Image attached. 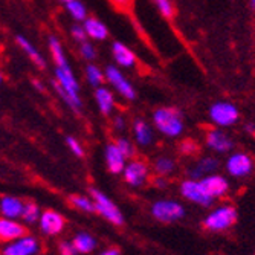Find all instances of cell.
<instances>
[{
  "label": "cell",
  "mask_w": 255,
  "mask_h": 255,
  "mask_svg": "<svg viewBox=\"0 0 255 255\" xmlns=\"http://www.w3.org/2000/svg\"><path fill=\"white\" fill-rule=\"evenodd\" d=\"M153 124L156 128L168 137H177L183 133L182 113L174 107H159L153 113Z\"/></svg>",
  "instance_id": "cell-1"
},
{
  "label": "cell",
  "mask_w": 255,
  "mask_h": 255,
  "mask_svg": "<svg viewBox=\"0 0 255 255\" xmlns=\"http://www.w3.org/2000/svg\"><path fill=\"white\" fill-rule=\"evenodd\" d=\"M237 222V211L233 205H220L211 211L203 220V225L208 231L220 233L226 231Z\"/></svg>",
  "instance_id": "cell-2"
},
{
  "label": "cell",
  "mask_w": 255,
  "mask_h": 255,
  "mask_svg": "<svg viewBox=\"0 0 255 255\" xmlns=\"http://www.w3.org/2000/svg\"><path fill=\"white\" fill-rule=\"evenodd\" d=\"M210 120L219 128L231 127L240 120V110L236 104L229 101H217L210 107Z\"/></svg>",
  "instance_id": "cell-3"
},
{
  "label": "cell",
  "mask_w": 255,
  "mask_h": 255,
  "mask_svg": "<svg viewBox=\"0 0 255 255\" xmlns=\"http://www.w3.org/2000/svg\"><path fill=\"white\" fill-rule=\"evenodd\" d=\"M180 194L193 202V203H197L200 206H211L213 202L216 199H213L210 194H208V191L205 190L203 183L200 182V179H188V180H183L180 183Z\"/></svg>",
  "instance_id": "cell-4"
},
{
  "label": "cell",
  "mask_w": 255,
  "mask_h": 255,
  "mask_svg": "<svg viewBox=\"0 0 255 255\" xmlns=\"http://www.w3.org/2000/svg\"><path fill=\"white\" fill-rule=\"evenodd\" d=\"M151 214L156 220L162 223H173L185 216V210L176 200H159L153 203Z\"/></svg>",
  "instance_id": "cell-5"
},
{
  "label": "cell",
  "mask_w": 255,
  "mask_h": 255,
  "mask_svg": "<svg viewBox=\"0 0 255 255\" xmlns=\"http://www.w3.org/2000/svg\"><path fill=\"white\" fill-rule=\"evenodd\" d=\"M90 194H92V197H94V200H95L97 211L103 217H106L109 222H112L113 225H118V226L124 223V216L121 214L120 208L115 205L104 193H101V191H98L95 188H92Z\"/></svg>",
  "instance_id": "cell-6"
},
{
  "label": "cell",
  "mask_w": 255,
  "mask_h": 255,
  "mask_svg": "<svg viewBox=\"0 0 255 255\" xmlns=\"http://www.w3.org/2000/svg\"><path fill=\"white\" fill-rule=\"evenodd\" d=\"M254 170V159L243 151L233 153L226 160V171L233 177H246Z\"/></svg>",
  "instance_id": "cell-7"
},
{
  "label": "cell",
  "mask_w": 255,
  "mask_h": 255,
  "mask_svg": "<svg viewBox=\"0 0 255 255\" xmlns=\"http://www.w3.org/2000/svg\"><path fill=\"white\" fill-rule=\"evenodd\" d=\"M106 77H107V80L115 86V89H117L126 100L133 101L136 98V90H134V87L130 84V81L115 66H109L106 69Z\"/></svg>",
  "instance_id": "cell-8"
},
{
  "label": "cell",
  "mask_w": 255,
  "mask_h": 255,
  "mask_svg": "<svg viewBox=\"0 0 255 255\" xmlns=\"http://www.w3.org/2000/svg\"><path fill=\"white\" fill-rule=\"evenodd\" d=\"M206 145L216 153H228L234 148V142L225 131L220 128H210L205 134Z\"/></svg>",
  "instance_id": "cell-9"
},
{
  "label": "cell",
  "mask_w": 255,
  "mask_h": 255,
  "mask_svg": "<svg viewBox=\"0 0 255 255\" xmlns=\"http://www.w3.org/2000/svg\"><path fill=\"white\" fill-rule=\"evenodd\" d=\"M123 173H124V179L128 185H131V187H141L148 177V167L145 162L134 159L128 165L124 167Z\"/></svg>",
  "instance_id": "cell-10"
},
{
  "label": "cell",
  "mask_w": 255,
  "mask_h": 255,
  "mask_svg": "<svg viewBox=\"0 0 255 255\" xmlns=\"http://www.w3.org/2000/svg\"><path fill=\"white\" fill-rule=\"evenodd\" d=\"M40 249L38 240L29 236H23L12 240L9 246L3 249V255H35Z\"/></svg>",
  "instance_id": "cell-11"
},
{
  "label": "cell",
  "mask_w": 255,
  "mask_h": 255,
  "mask_svg": "<svg viewBox=\"0 0 255 255\" xmlns=\"http://www.w3.org/2000/svg\"><path fill=\"white\" fill-rule=\"evenodd\" d=\"M200 182L203 183L205 190L213 199L223 197L229 191V182L226 180V177H223L220 174H208V176L202 177Z\"/></svg>",
  "instance_id": "cell-12"
},
{
  "label": "cell",
  "mask_w": 255,
  "mask_h": 255,
  "mask_svg": "<svg viewBox=\"0 0 255 255\" xmlns=\"http://www.w3.org/2000/svg\"><path fill=\"white\" fill-rule=\"evenodd\" d=\"M40 228L44 234L57 236L64 228V219L55 211H46L40 217Z\"/></svg>",
  "instance_id": "cell-13"
},
{
  "label": "cell",
  "mask_w": 255,
  "mask_h": 255,
  "mask_svg": "<svg viewBox=\"0 0 255 255\" xmlns=\"http://www.w3.org/2000/svg\"><path fill=\"white\" fill-rule=\"evenodd\" d=\"M26 234L25 226L12 222V219H0V242H12Z\"/></svg>",
  "instance_id": "cell-14"
},
{
  "label": "cell",
  "mask_w": 255,
  "mask_h": 255,
  "mask_svg": "<svg viewBox=\"0 0 255 255\" xmlns=\"http://www.w3.org/2000/svg\"><path fill=\"white\" fill-rule=\"evenodd\" d=\"M55 75H57V83L67 92V94H71L74 98H78L80 100V95H78V90H80V86H78V81L75 80L71 67H57L55 69Z\"/></svg>",
  "instance_id": "cell-15"
},
{
  "label": "cell",
  "mask_w": 255,
  "mask_h": 255,
  "mask_svg": "<svg viewBox=\"0 0 255 255\" xmlns=\"http://www.w3.org/2000/svg\"><path fill=\"white\" fill-rule=\"evenodd\" d=\"M106 162L110 173L120 174L126 167V156L121 153L117 144H109L106 147Z\"/></svg>",
  "instance_id": "cell-16"
},
{
  "label": "cell",
  "mask_w": 255,
  "mask_h": 255,
  "mask_svg": "<svg viewBox=\"0 0 255 255\" xmlns=\"http://www.w3.org/2000/svg\"><path fill=\"white\" fill-rule=\"evenodd\" d=\"M217 170H219V160L216 157H202L196 162V165L194 168H191L190 174L191 179H202Z\"/></svg>",
  "instance_id": "cell-17"
},
{
  "label": "cell",
  "mask_w": 255,
  "mask_h": 255,
  "mask_svg": "<svg viewBox=\"0 0 255 255\" xmlns=\"http://www.w3.org/2000/svg\"><path fill=\"white\" fill-rule=\"evenodd\" d=\"M133 133H134V139L139 145L142 147H148L153 144V139H154V134H153V130L151 127L142 121V120H136L133 123Z\"/></svg>",
  "instance_id": "cell-18"
},
{
  "label": "cell",
  "mask_w": 255,
  "mask_h": 255,
  "mask_svg": "<svg viewBox=\"0 0 255 255\" xmlns=\"http://www.w3.org/2000/svg\"><path fill=\"white\" fill-rule=\"evenodd\" d=\"M112 52H113V58L117 60V63L123 67H131L136 64V57L134 54L127 48L126 44L115 41L112 44Z\"/></svg>",
  "instance_id": "cell-19"
},
{
  "label": "cell",
  "mask_w": 255,
  "mask_h": 255,
  "mask_svg": "<svg viewBox=\"0 0 255 255\" xmlns=\"http://www.w3.org/2000/svg\"><path fill=\"white\" fill-rule=\"evenodd\" d=\"M23 206L25 205L15 197H3L0 202V211L8 219H17L23 213Z\"/></svg>",
  "instance_id": "cell-20"
},
{
  "label": "cell",
  "mask_w": 255,
  "mask_h": 255,
  "mask_svg": "<svg viewBox=\"0 0 255 255\" xmlns=\"http://www.w3.org/2000/svg\"><path fill=\"white\" fill-rule=\"evenodd\" d=\"M84 29H86L89 37L95 38V40H106L109 35L106 25L97 18H86L84 20Z\"/></svg>",
  "instance_id": "cell-21"
},
{
  "label": "cell",
  "mask_w": 255,
  "mask_h": 255,
  "mask_svg": "<svg viewBox=\"0 0 255 255\" xmlns=\"http://www.w3.org/2000/svg\"><path fill=\"white\" fill-rule=\"evenodd\" d=\"M95 98H97L98 107H100V110H101L103 115H110L113 112L115 100H113V95H112V92L109 89H106V87H97Z\"/></svg>",
  "instance_id": "cell-22"
},
{
  "label": "cell",
  "mask_w": 255,
  "mask_h": 255,
  "mask_svg": "<svg viewBox=\"0 0 255 255\" xmlns=\"http://www.w3.org/2000/svg\"><path fill=\"white\" fill-rule=\"evenodd\" d=\"M17 43L20 44V48L23 49V51H25L26 54H28V57L38 66V67H46V61H44V58L40 55V52L34 48V46L25 38V37H21V35H18L17 37Z\"/></svg>",
  "instance_id": "cell-23"
},
{
  "label": "cell",
  "mask_w": 255,
  "mask_h": 255,
  "mask_svg": "<svg viewBox=\"0 0 255 255\" xmlns=\"http://www.w3.org/2000/svg\"><path fill=\"white\" fill-rule=\"evenodd\" d=\"M72 243H74L77 252H80V254H89V252L94 251L95 246H97L95 239L92 237V236H89V234H86V233H80V234L74 239Z\"/></svg>",
  "instance_id": "cell-24"
},
{
  "label": "cell",
  "mask_w": 255,
  "mask_h": 255,
  "mask_svg": "<svg viewBox=\"0 0 255 255\" xmlns=\"http://www.w3.org/2000/svg\"><path fill=\"white\" fill-rule=\"evenodd\" d=\"M154 171L159 174V176H168L171 174L174 170H176V162L171 159V157H167V156H160L154 160Z\"/></svg>",
  "instance_id": "cell-25"
},
{
  "label": "cell",
  "mask_w": 255,
  "mask_h": 255,
  "mask_svg": "<svg viewBox=\"0 0 255 255\" xmlns=\"http://www.w3.org/2000/svg\"><path fill=\"white\" fill-rule=\"evenodd\" d=\"M49 49L52 52V57H54L55 63H57V67H63V69L69 67L61 44H60V41L55 37H49Z\"/></svg>",
  "instance_id": "cell-26"
},
{
  "label": "cell",
  "mask_w": 255,
  "mask_h": 255,
  "mask_svg": "<svg viewBox=\"0 0 255 255\" xmlns=\"http://www.w3.org/2000/svg\"><path fill=\"white\" fill-rule=\"evenodd\" d=\"M52 86L55 87V90H57V94L61 97V100L71 107L72 110H75V112H78L80 109H81V106H83V103H81V100H78V98H74L71 94H67V92L57 83V81H52Z\"/></svg>",
  "instance_id": "cell-27"
},
{
  "label": "cell",
  "mask_w": 255,
  "mask_h": 255,
  "mask_svg": "<svg viewBox=\"0 0 255 255\" xmlns=\"http://www.w3.org/2000/svg\"><path fill=\"white\" fill-rule=\"evenodd\" d=\"M72 205H75L77 208H80L81 211H86V213H95L97 208H95V202H92L90 199L87 197H83V196H71L69 197Z\"/></svg>",
  "instance_id": "cell-28"
},
{
  "label": "cell",
  "mask_w": 255,
  "mask_h": 255,
  "mask_svg": "<svg viewBox=\"0 0 255 255\" xmlns=\"http://www.w3.org/2000/svg\"><path fill=\"white\" fill-rule=\"evenodd\" d=\"M66 9L75 20H86V8L80 0H72L66 3Z\"/></svg>",
  "instance_id": "cell-29"
},
{
  "label": "cell",
  "mask_w": 255,
  "mask_h": 255,
  "mask_svg": "<svg viewBox=\"0 0 255 255\" xmlns=\"http://www.w3.org/2000/svg\"><path fill=\"white\" fill-rule=\"evenodd\" d=\"M21 217L25 219V222H28V223H34V222H37V219L40 217V210H38V206H37L34 202H28V203H25V206H23Z\"/></svg>",
  "instance_id": "cell-30"
},
{
  "label": "cell",
  "mask_w": 255,
  "mask_h": 255,
  "mask_svg": "<svg viewBox=\"0 0 255 255\" xmlns=\"http://www.w3.org/2000/svg\"><path fill=\"white\" fill-rule=\"evenodd\" d=\"M86 75H87V80H89V83L92 86L98 87L103 83V74H101L100 69L97 66H94V64H89L86 67Z\"/></svg>",
  "instance_id": "cell-31"
},
{
  "label": "cell",
  "mask_w": 255,
  "mask_h": 255,
  "mask_svg": "<svg viewBox=\"0 0 255 255\" xmlns=\"http://www.w3.org/2000/svg\"><path fill=\"white\" fill-rule=\"evenodd\" d=\"M160 14L167 17V18H173L174 15V8H173V3H171V0H154Z\"/></svg>",
  "instance_id": "cell-32"
},
{
  "label": "cell",
  "mask_w": 255,
  "mask_h": 255,
  "mask_svg": "<svg viewBox=\"0 0 255 255\" xmlns=\"http://www.w3.org/2000/svg\"><path fill=\"white\" fill-rule=\"evenodd\" d=\"M117 145H118V148L121 150V153L126 156V159H127V157H133V154H134V147H133V144L128 141L127 137H118Z\"/></svg>",
  "instance_id": "cell-33"
},
{
  "label": "cell",
  "mask_w": 255,
  "mask_h": 255,
  "mask_svg": "<svg viewBox=\"0 0 255 255\" xmlns=\"http://www.w3.org/2000/svg\"><path fill=\"white\" fill-rule=\"evenodd\" d=\"M66 144L69 145V148L72 150V153H74L75 156H78V157H83V156H84V150H83V147L78 144V141H77V139H74L72 136L66 137Z\"/></svg>",
  "instance_id": "cell-34"
},
{
  "label": "cell",
  "mask_w": 255,
  "mask_h": 255,
  "mask_svg": "<svg viewBox=\"0 0 255 255\" xmlns=\"http://www.w3.org/2000/svg\"><path fill=\"white\" fill-rule=\"evenodd\" d=\"M81 55L86 58V60H94L95 58V48L92 46L90 43H87V41H83L81 43Z\"/></svg>",
  "instance_id": "cell-35"
},
{
  "label": "cell",
  "mask_w": 255,
  "mask_h": 255,
  "mask_svg": "<svg viewBox=\"0 0 255 255\" xmlns=\"http://www.w3.org/2000/svg\"><path fill=\"white\" fill-rule=\"evenodd\" d=\"M72 37L77 40V41H80V43H83V41H86V38H87V32H86V29H84V26H80V25H75L74 28H72Z\"/></svg>",
  "instance_id": "cell-36"
},
{
  "label": "cell",
  "mask_w": 255,
  "mask_h": 255,
  "mask_svg": "<svg viewBox=\"0 0 255 255\" xmlns=\"http://www.w3.org/2000/svg\"><path fill=\"white\" fill-rule=\"evenodd\" d=\"M60 254L61 255H77V249H75L74 243L63 242V243H60Z\"/></svg>",
  "instance_id": "cell-37"
},
{
  "label": "cell",
  "mask_w": 255,
  "mask_h": 255,
  "mask_svg": "<svg viewBox=\"0 0 255 255\" xmlns=\"http://www.w3.org/2000/svg\"><path fill=\"white\" fill-rule=\"evenodd\" d=\"M113 124H115V127H117L118 130H124V127H126V120L121 117V115H118V117H115Z\"/></svg>",
  "instance_id": "cell-38"
},
{
  "label": "cell",
  "mask_w": 255,
  "mask_h": 255,
  "mask_svg": "<svg viewBox=\"0 0 255 255\" xmlns=\"http://www.w3.org/2000/svg\"><path fill=\"white\" fill-rule=\"evenodd\" d=\"M100 255H121V254H120V249L113 248V249H107V251H104V252H103V254H100Z\"/></svg>",
  "instance_id": "cell-39"
},
{
  "label": "cell",
  "mask_w": 255,
  "mask_h": 255,
  "mask_svg": "<svg viewBox=\"0 0 255 255\" xmlns=\"http://www.w3.org/2000/svg\"><path fill=\"white\" fill-rule=\"evenodd\" d=\"M245 130H246L249 134H255V124H254V123H249V124H246Z\"/></svg>",
  "instance_id": "cell-40"
},
{
  "label": "cell",
  "mask_w": 255,
  "mask_h": 255,
  "mask_svg": "<svg viewBox=\"0 0 255 255\" xmlns=\"http://www.w3.org/2000/svg\"><path fill=\"white\" fill-rule=\"evenodd\" d=\"M154 183H156V187L164 188V187H165V183H167V180H165V179H156Z\"/></svg>",
  "instance_id": "cell-41"
},
{
  "label": "cell",
  "mask_w": 255,
  "mask_h": 255,
  "mask_svg": "<svg viewBox=\"0 0 255 255\" xmlns=\"http://www.w3.org/2000/svg\"><path fill=\"white\" fill-rule=\"evenodd\" d=\"M115 3H118L120 6H126L127 5V0H113Z\"/></svg>",
  "instance_id": "cell-42"
},
{
  "label": "cell",
  "mask_w": 255,
  "mask_h": 255,
  "mask_svg": "<svg viewBox=\"0 0 255 255\" xmlns=\"http://www.w3.org/2000/svg\"><path fill=\"white\" fill-rule=\"evenodd\" d=\"M251 6H252V8H255V0H251Z\"/></svg>",
  "instance_id": "cell-43"
},
{
  "label": "cell",
  "mask_w": 255,
  "mask_h": 255,
  "mask_svg": "<svg viewBox=\"0 0 255 255\" xmlns=\"http://www.w3.org/2000/svg\"><path fill=\"white\" fill-rule=\"evenodd\" d=\"M61 2H64V3H67V2H72V0H61Z\"/></svg>",
  "instance_id": "cell-44"
},
{
  "label": "cell",
  "mask_w": 255,
  "mask_h": 255,
  "mask_svg": "<svg viewBox=\"0 0 255 255\" xmlns=\"http://www.w3.org/2000/svg\"><path fill=\"white\" fill-rule=\"evenodd\" d=\"M2 80H3V77H2V74H0V83H2Z\"/></svg>",
  "instance_id": "cell-45"
}]
</instances>
